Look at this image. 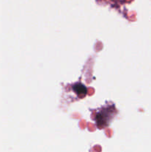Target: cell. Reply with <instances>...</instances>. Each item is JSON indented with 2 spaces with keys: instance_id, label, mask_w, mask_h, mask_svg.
Segmentation results:
<instances>
[{
  "instance_id": "obj_1",
  "label": "cell",
  "mask_w": 151,
  "mask_h": 152,
  "mask_svg": "<svg viewBox=\"0 0 151 152\" xmlns=\"http://www.w3.org/2000/svg\"><path fill=\"white\" fill-rule=\"evenodd\" d=\"M113 107L105 108L103 110L99 111L96 117V123L99 128H103L107 126L110 122L111 119L114 117L115 110H113Z\"/></svg>"
},
{
  "instance_id": "obj_2",
  "label": "cell",
  "mask_w": 151,
  "mask_h": 152,
  "mask_svg": "<svg viewBox=\"0 0 151 152\" xmlns=\"http://www.w3.org/2000/svg\"><path fill=\"white\" fill-rule=\"evenodd\" d=\"M73 89L79 97H84L87 94V89H86L85 86H83L82 84H80V83L76 84Z\"/></svg>"
}]
</instances>
